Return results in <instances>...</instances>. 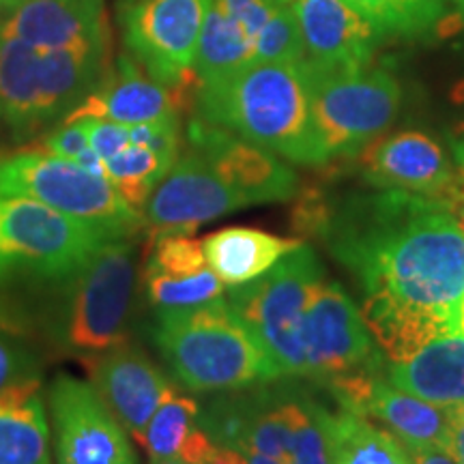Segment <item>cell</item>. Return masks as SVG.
<instances>
[{"label": "cell", "mask_w": 464, "mask_h": 464, "mask_svg": "<svg viewBox=\"0 0 464 464\" xmlns=\"http://www.w3.org/2000/svg\"><path fill=\"white\" fill-rule=\"evenodd\" d=\"M318 237L362 290V316L390 362L462 329L464 230L443 202L376 188L329 205Z\"/></svg>", "instance_id": "1"}, {"label": "cell", "mask_w": 464, "mask_h": 464, "mask_svg": "<svg viewBox=\"0 0 464 464\" xmlns=\"http://www.w3.org/2000/svg\"><path fill=\"white\" fill-rule=\"evenodd\" d=\"M196 119L228 130L301 166L327 160L299 63H252L198 84Z\"/></svg>", "instance_id": "2"}, {"label": "cell", "mask_w": 464, "mask_h": 464, "mask_svg": "<svg viewBox=\"0 0 464 464\" xmlns=\"http://www.w3.org/2000/svg\"><path fill=\"white\" fill-rule=\"evenodd\" d=\"M327 413L305 385L282 376L208 400L200 406V426L246 464H332Z\"/></svg>", "instance_id": "3"}, {"label": "cell", "mask_w": 464, "mask_h": 464, "mask_svg": "<svg viewBox=\"0 0 464 464\" xmlns=\"http://www.w3.org/2000/svg\"><path fill=\"white\" fill-rule=\"evenodd\" d=\"M153 342L174 381L189 392L222 393L282 379L224 297L188 310L158 312Z\"/></svg>", "instance_id": "4"}, {"label": "cell", "mask_w": 464, "mask_h": 464, "mask_svg": "<svg viewBox=\"0 0 464 464\" xmlns=\"http://www.w3.org/2000/svg\"><path fill=\"white\" fill-rule=\"evenodd\" d=\"M110 73V48L44 50L0 34V125L26 142L63 123Z\"/></svg>", "instance_id": "5"}, {"label": "cell", "mask_w": 464, "mask_h": 464, "mask_svg": "<svg viewBox=\"0 0 464 464\" xmlns=\"http://www.w3.org/2000/svg\"><path fill=\"white\" fill-rule=\"evenodd\" d=\"M136 249V235L110 239L67 282L52 286L44 329L58 348L91 357L125 344L138 286Z\"/></svg>", "instance_id": "6"}, {"label": "cell", "mask_w": 464, "mask_h": 464, "mask_svg": "<svg viewBox=\"0 0 464 464\" xmlns=\"http://www.w3.org/2000/svg\"><path fill=\"white\" fill-rule=\"evenodd\" d=\"M116 237L20 196H0V288L58 286Z\"/></svg>", "instance_id": "7"}, {"label": "cell", "mask_w": 464, "mask_h": 464, "mask_svg": "<svg viewBox=\"0 0 464 464\" xmlns=\"http://www.w3.org/2000/svg\"><path fill=\"white\" fill-rule=\"evenodd\" d=\"M327 160L357 158L396 119L402 89L387 69L299 63Z\"/></svg>", "instance_id": "8"}, {"label": "cell", "mask_w": 464, "mask_h": 464, "mask_svg": "<svg viewBox=\"0 0 464 464\" xmlns=\"http://www.w3.org/2000/svg\"><path fill=\"white\" fill-rule=\"evenodd\" d=\"M324 277L314 249L301 246L226 299L246 323L280 376L305 379L304 323L316 284Z\"/></svg>", "instance_id": "9"}, {"label": "cell", "mask_w": 464, "mask_h": 464, "mask_svg": "<svg viewBox=\"0 0 464 464\" xmlns=\"http://www.w3.org/2000/svg\"><path fill=\"white\" fill-rule=\"evenodd\" d=\"M0 196H20L114 235H138L144 216L108 179L48 150H22L0 160Z\"/></svg>", "instance_id": "10"}, {"label": "cell", "mask_w": 464, "mask_h": 464, "mask_svg": "<svg viewBox=\"0 0 464 464\" xmlns=\"http://www.w3.org/2000/svg\"><path fill=\"white\" fill-rule=\"evenodd\" d=\"M208 0H133L125 7L127 52L166 86L189 84Z\"/></svg>", "instance_id": "11"}, {"label": "cell", "mask_w": 464, "mask_h": 464, "mask_svg": "<svg viewBox=\"0 0 464 464\" xmlns=\"http://www.w3.org/2000/svg\"><path fill=\"white\" fill-rule=\"evenodd\" d=\"M48 402L56 464H140L130 432L91 382L58 374Z\"/></svg>", "instance_id": "12"}, {"label": "cell", "mask_w": 464, "mask_h": 464, "mask_svg": "<svg viewBox=\"0 0 464 464\" xmlns=\"http://www.w3.org/2000/svg\"><path fill=\"white\" fill-rule=\"evenodd\" d=\"M305 379L324 382L381 362L372 334L340 284H316L304 323Z\"/></svg>", "instance_id": "13"}, {"label": "cell", "mask_w": 464, "mask_h": 464, "mask_svg": "<svg viewBox=\"0 0 464 464\" xmlns=\"http://www.w3.org/2000/svg\"><path fill=\"white\" fill-rule=\"evenodd\" d=\"M249 207L208 168L196 150H185L153 189L144 207V228L150 239L191 235L202 224Z\"/></svg>", "instance_id": "14"}, {"label": "cell", "mask_w": 464, "mask_h": 464, "mask_svg": "<svg viewBox=\"0 0 464 464\" xmlns=\"http://www.w3.org/2000/svg\"><path fill=\"white\" fill-rule=\"evenodd\" d=\"M188 142L247 205L284 202L299 194V177L286 161L237 133L194 116L188 125Z\"/></svg>", "instance_id": "15"}, {"label": "cell", "mask_w": 464, "mask_h": 464, "mask_svg": "<svg viewBox=\"0 0 464 464\" xmlns=\"http://www.w3.org/2000/svg\"><path fill=\"white\" fill-rule=\"evenodd\" d=\"M91 385L103 404L123 423V428L140 443L150 417L174 392L164 370L150 362L142 348L119 344L100 355L84 357Z\"/></svg>", "instance_id": "16"}, {"label": "cell", "mask_w": 464, "mask_h": 464, "mask_svg": "<svg viewBox=\"0 0 464 464\" xmlns=\"http://www.w3.org/2000/svg\"><path fill=\"white\" fill-rule=\"evenodd\" d=\"M359 164L363 179L374 188L409 191L432 200L443 198L456 174L440 144L421 131L376 138L359 153Z\"/></svg>", "instance_id": "17"}, {"label": "cell", "mask_w": 464, "mask_h": 464, "mask_svg": "<svg viewBox=\"0 0 464 464\" xmlns=\"http://www.w3.org/2000/svg\"><path fill=\"white\" fill-rule=\"evenodd\" d=\"M0 34L44 50L110 48L103 0H20Z\"/></svg>", "instance_id": "18"}, {"label": "cell", "mask_w": 464, "mask_h": 464, "mask_svg": "<svg viewBox=\"0 0 464 464\" xmlns=\"http://www.w3.org/2000/svg\"><path fill=\"white\" fill-rule=\"evenodd\" d=\"M185 89L188 84L166 86L158 82L138 65L136 58L123 54L114 72H110L106 80L72 114H67L63 123L82 119H103L123 125L155 123L181 114Z\"/></svg>", "instance_id": "19"}, {"label": "cell", "mask_w": 464, "mask_h": 464, "mask_svg": "<svg viewBox=\"0 0 464 464\" xmlns=\"http://www.w3.org/2000/svg\"><path fill=\"white\" fill-rule=\"evenodd\" d=\"M305 58L324 67H368L381 34L346 0H293Z\"/></svg>", "instance_id": "20"}, {"label": "cell", "mask_w": 464, "mask_h": 464, "mask_svg": "<svg viewBox=\"0 0 464 464\" xmlns=\"http://www.w3.org/2000/svg\"><path fill=\"white\" fill-rule=\"evenodd\" d=\"M353 413L374 417L387 430L396 434L409 450H448L451 417L448 406H439L398 390L385 376V365L370 370Z\"/></svg>", "instance_id": "21"}, {"label": "cell", "mask_w": 464, "mask_h": 464, "mask_svg": "<svg viewBox=\"0 0 464 464\" xmlns=\"http://www.w3.org/2000/svg\"><path fill=\"white\" fill-rule=\"evenodd\" d=\"M385 376L398 390L439 406L464 400V338L432 340L404 362H390Z\"/></svg>", "instance_id": "22"}, {"label": "cell", "mask_w": 464, "mask_h": 464, "mask_svg": "<svg viewBox=\"0 0 464 464\" xmlns=\"http://www.w3.org/2000/svg\"><path fill=\"white\" fill-rule=\"evenodd\" d=\"M301 246V239H284L241 226L216 230L202 239L208 269L230 288L256 280Z\"/></svg>", "instance_id": "23"}, {"label": "cell", "mask_w": 464, "mask_h": 464, "mask_svg": "<svg viewBox=\"0 0 464 464\" xmlns=\"http://www.w3.org/2000/svg\"><path fill=\"white\" fill-rule=\"evenodd\" d=\"M0 464H52L42 379L0 392Z\"/></svg>", "instance_id": "24"}, {"label": "cell", "mask_w": 464, "mask_h": 464, "mask_svg": "<svg viewBox=\"0 0 464 464\" xmlns=\"http://www.w3.org/2000/svg\"><path fill=\"white\" fill-rule=\"evenodd\" d=\"M327 450L332 464H413L396 434L340 406L327 413Z\"/></svg>", "instance_id": "25"}, {"label": "cell", "mask_w": 464, "mask_h": 464, "mask_svg": "<svg viewBox=\"0 0 464 464\" xmlns=\"http://www.w3.org/2000/svg\"><path fill=\"white\" fill-rule=\"evenodd\" d=\"M252 63H256L252 34L226 11L219 0H208L194 58V73L198 84L216 82Z\"/></svg>", "instance_id": "26"}, {"label": "cell", "mask_w": 464, "mask_h": 464, "mask_svg": "<svg viewBox=\"0 0 464 464\" xmlns=\"http://www.w3.org/2000/svg\"><path fill=\"white\" fill-rule=\"evenodd\" d=\"M172 166V160L155 153L149 147H142V144H130L121 153H116L114 158L106 160L110 183L140 213L147 207L153 189L158 188Z\"/></svg>", "instance_id": "27"}, {"label": "cell", "mask_w": 464, "mask_h": 464, "mask_svg": "<svg viewBox=\"0 0 464 464\" xmlns=\"http://www.w3.org/2000/svg\"><path fill=\"white\" fill-rule=\"evenodd\" d=\"M379 34L417 37L443 20V0H346Z\"/></svg>", "instance_id": "28"}, {"label": "cell", "mask_w": 464, "mask_h": 464, "mask_svg": "<svg viewBox=\"0 0 464 464\" xmlns=\"http://www.w3.org/2000/svg\"><path fill=\"white\" fill-rule=\"evenodd\" d=\"M200 426V404L174 390L150 417L140 445L150 460L177 458L185 439Z\"/></svg>", "instance_id": "29"}, {"label": "cell", "mask_w": 464, "mask_h": 464, "mask_svg": "<svg viewBox=\"0 0 464 464\" xmlns=\"http://www.w3.org/2000/svg\"><path fill=\"white\" fill-rule=\"evenodd\" d=\"M144 295L158 312L188 310L224 297V282L211 269L194 276L144 274Z\"/></svg>", "instance_id": "30"}, {"label": "cell", "mask_w": 464, "mask_h": 464, "mask_svg": "<svg viewBox=\"0 0 464 464\" xmlns=\"http://www.w3.org/2000/svg\"><path fill=\"white\" fill-rule=\"evenodd\" d=\"M208 269L202 239L191 235H161L153 239V247L144 265V274L194 276Z\"/></svg>", "instance_id": "31"}, {"label": "cell", "mask_w": 464, "mask_h": 464, "mask_svg": "<svg viewBox=\"0 0 464 464\" xmlns=\"http://www.w3.org/2000/svg\"><path fill=\"white\" fill-rule=\"evenodd\" d=\"M256 63H301L305 58L304 39L290 5H282L263 26L254 44Z\"/></svg>", "instance_id": "32"}, {"label": "cell", "mask_w": 464, "mask_h": 464, "mask_svg": "<svg viewBox=\"0 0 464 464\" xmlns=\"http://www.w3.org/2000/svg\"><path fill=\"white\" fill-rule=\"evenodd\" d=\"M31 379H42L37 355L22 342L0 334V392Z\"/></svg>", "instance_id": "33"}, {"label": "cell", "mask_w": 464, "mask_h": 464, "mask_svg": "<svg viewBox=\"0 0 464 464\" xmlns=\"http://www.w3.org/2000/svg\"><path fill=\"white\" fill-rule=\"evenodd\" d=\"M89 147V127H86L84 119L73 121V123H63L54 131H50L42 142V150H48L52 155L73 161Z\"/></svg>", "instance_id": "34"}, {"label": "cell", "mask_w": 464, "mask_h": 464, "mask_svg": "<svg viewBox=\"0 0 464 464\" xmlns=\"http://www.w3.org/2000/svg\"><path fill=\"white\" fill-rule=\"evenodd\" d=\"M84 121H86V127H89L91 149L95 150L103 161L114 158L116 153H121V150L131 144L130 125L114 123V121H103V119H84Z\"/></svg>", "instance_id": "35"}, {"label": "cell", "mask_w": 464, "mask_h": 464, "mask_svg": "<svg viewBox=\"0 0 464 464\" xmlns=\"http://www.w3.org/2000/svg\"><path fill=\"white\" fill-rule=\"evenodd\" d=\"M409 454L413 464H458L454 456L443 448H413L409 450Z\"/></svg>", "instance_id": "36"}, {"label": "cell", "mask_w": 464, "mask_h": 464, "mask_svg": "<svg viewBox=\"0 0 464 464\" xmlns=\"http://www.w3.org/2000/svg\"><path fill=\"white\" fill-rule=\"evenodd\" d=\"M448 451L454 456V460L458 464H464V423L451 421Z\"/></svg>", "instance_id": "37"}, {"label": "cell", "mask_w": 464, "mask_h": 464, "mask_svg": "<svg viewBox=\"0 0 464 464\" xmlns=\"http://www.w3.org/2000/svg\"><path fill=\"white\" fill-rule=\"evenodd\" d=\"M208 464H246V460H243L237 451H232L228 448H219L218 445L216 456H213V460Z\"/></svg>", "instance_id": "38"}, {"label": "cell", "mask_w": 464, "mask_h": 464, "mask_svg": "<svg viewBox=\"0 0 464 464\" xmlns=\"http://www.w3.org/2000/svg\"><path fill=\"white\" fill-rule=\"evenodd\" d=\"M448 411H450L451 421H460V423H464V400H462V402L454 404V406H448Z\"/></svg>", "instance_id": "39"}, {"label": "cell", "mask_w": 464, "mask_h": 464, "mask_svg": "<svg viewBox=\"0 0 464 464\" xmlns=\"http://www.w3.org/2000/svg\"><path fill=\"white\" fill-rule=\"evenodd\" d=\"M454 155H456L458 166L464 168V138L454 144Z\"/></svg>", "instance_id": "40"}, {"label": "cell", "mask_w": 464, "mask_h": 464, "mask_svg": "<svg viewBox=\"0 0 464 464\" xmlns=\"http://www.w3.org/2000/svg\"><path fill=\"white\" fill-rule=\"evenodd\" d=\"M14 7H15V3H11V0H0V20H3V17L7 15Z\"/></svg>", "instance_id": "41"}, {"label": "cell", "mask_w": 464, "mask_h": 464, "mask_svg": "<svg viewBox=\"0 0 464 464\" xmlns=\"http://www.w3.org/2000/svg\"><path fill=\"white\" fill-rule=\"evenodd\" d=\"M149 464H189V462L179 460V458H161V460H150Z\"/></svg>", "instance_id": "42"}, {"label": "cell", "mask_w": 464, "mask_h": 464, "mask_svg": "<svg viewBox=\"0 0 464 464\" xmlns=\"http://www.w3.org/2000/svg\"><path fill=\"white\" fill-rule=\"evenodd\" d=\"M456 3H458V9H460V17L464 22V0H456Z\"/></svg>", "instance_id": "43"}, {"label": "cell", "mask_w": 464, "mask_h": 464, "mask_svg": "<svg viewBox=\"0 0 464 464\" xmlns=\"http://www.w3.org/2000/svg\"><path fill=\"white\" fill-rule=\"evenodd\" d=\"M277 3H280V5H290V3H293V0H277Z\"/></svg>", "instance_id": "44"}, {"label": "cell", "mask_w": 464, "mask_h": 464, "mask_svg": "<svg viewBox=\"0 0 464 464\" xmlns=\"http://www.w3.org/2000/svg\"><path fill=\"white\" fill-rule=\"evenodd\" d=\"M462 332H464V301H462Z\"/></svg>", "instance_id": "45"}, {"label": "cell", "mask_w": 464, "mask_h": 464, "mask_svg": "<svg viewBox=\"0 0 464 464\" xmlns=\"http://www.w3.org/2000/svg\"><path fill=\"white\" fill-rule=\"evenodd\" d=\"M11 3H15V5H17V3H20V0H11Z\"/></svg>", "instance_id": "46"}]
</instances>
